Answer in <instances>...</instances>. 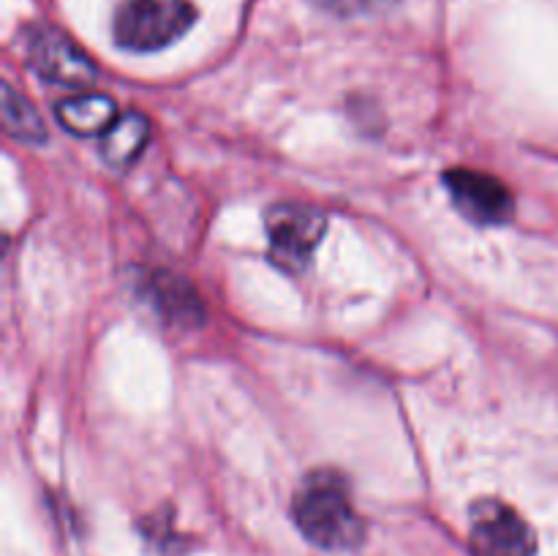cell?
Masks as SVG:
<instances>
[{"mask_svg": "<svg viewBox=\"0 0 558 556\" xmlns=\"http://www.w3.org/2000/svg\"><path fill=\"white\" fill-rule=\"evenodd\" d=\"M300 532L325 551H352L363 543L365 523L354 510L347 480L338 472H314L294 494Z\"/></svg>", "mask_w": 558, "mask_h": 556, "instance_id": "obj_1", "label": "cell"}, {"mask_svg": "<svg viewBox=\"0 0 558 556\" xmlns=\"http://www.w3.org/2000/svg\"><path fill=\"white\" fill-rule=\"evenodd\" d=\"M194 20L191 0H123L114 11V41L134 52H153L183 36Z\"/></svg>", "mask_w": 558, "mask_h": 556, "instance_id": "obj_2", "label": "cell"}, {"mask_svg": "<svg viewBox=\"0 0 558 556\" xmlns=\"http://www.w3.org/2000/svg\"><path fill=\"white\" fill-rule=\"evenodd\" d=\"M267 234H270V256L278 267L300 273L314 256L316 245L327 232L325 210L303 202H281L267 210Z\"/></svg>", "mask_w": 558, "mask_h": 556, "instance_id": "obj_3", "label": "cell"}, {"mask_svg": "<svg viewBox=\"0 0 558 556\" xmlns=\"http://www.w3.org/2000/svg\"><path fill=\"white\" fill-rule=\"evenodd\" d=\"M472 548L477 556H534L537 534L510 505L483 499L472 507Z\"/></svg>", "mask_w": 558, "mask_h": 556, "instance_id": "obj_4", "label": "cell"}, {"mask_svg": "<svg viewBox=\"0 0 558 556\" xmlns=\"http://www.w3.org/2000/svg\"><path fill=\"white\" fill-rule=\"evenodd\" d=\"M27 63L38 76L54 85L82 87L96 80V65L82 52L80 44L71 41L58 27L38 25L27 33Z\"/></svg>", "mask_w": 558, "mask_h": 556, "instance_id": "obj_5", "label": "cell"}, {"mask_svg": "<svg viewBox=\"0 0 558 556\" xmlns=\"http://www.w3.org/2000/svg\"><path fill=\"white\" fill-rule=\"evenodd\" d=\"M447 191H450L452 202L458 210L466 218L477 223H501L510 221L512 210H515V200H512L510 189L501 183L499 178L485 172H474V169H450L445 174Z\"/></svg>", "mask_w": 558, "mask_h": 556, "instance_id": "obj_6", "label": "cell"}, {"mask_svg": "<svg viewBox=\"0 0 558 556\" xmlns=\"http://www.w3.org/2000/svg\"><path fill=\"white\" fill-rule=\"evenodd\" d=\"M54 112H58V120L71 134L80 136L107 134L114 120L120 118L114 101L104 93H80V96L65 98V101L58 104Z\"/></svg>", "mask_w": 558, "mask_h": 556, "instance_id": "obj_7", "label": "cell"}, {"mask_svg": "<svg viewBox=\"0 0 558 556\" xmlns=\"http://www.w3.org/2000/svg\"><path fill=\"white\" fill-rule=\"evenodd\" d=\"M147 136H150V123H147L145 114L129 112L120 114L114 120L112 129L104 134L101 142V156L109 167L125 169L140 158V153L145 150Z\"/></svg>", "mask_w": 558, "mask_h": 556, "instance_id": "obj_8", "label": "cell"}, {"mask_svg": "<svg viewBox=\"0 0 558 556\" xmlns=\"http://www.w3.org/2000/svg\"><path fill=\"white\" fill-rule=\"evenodd\" d=\"M150 298L163 316H169V319L174 322H183V325H194L202 316L199 298H196L194 289L185 281H180L178 276L150 278Z\"/></svg>", "mask_w": 558, "mask_h": 556, "instance_id": "obj_9", "label": "cell"}, {"mask_svg": "<svg viewBox=\"0 0 558 556\" xmlns=\"http://www.w3.org/2000/svg\"><path fill=\"white\" fill-rule=\"evenodd\" d=\"M3 120H5V129H9V134H14L16 140H22V142L47 140V129H44L36 107H33L25 96H20V93H16L9 82L3 85Z\"/></svg>", "mask_w": 558, "mask_h": 556, "instance_id": "obj_10", "label": "cell"}, {"mask_svg": "<svg viewBox=\"0 0 558 556\" xmlns=\"http://www.w3.org/2000/svg\"><path fill=\"white\" fill-rule=\"evenodd\" d=\"M325 9L338 11V14H360V11H371L381 3H390V0H319Z\"/></svg>", "mask_w": 558, "mask_h": 556, "instance_id": "obj_11", "label": "cell"}]
</instances>
